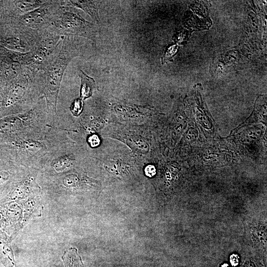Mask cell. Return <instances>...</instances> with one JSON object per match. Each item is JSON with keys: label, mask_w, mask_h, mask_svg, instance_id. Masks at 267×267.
<instances>
[{"label": "cell", "mask_w": 267, "mask_h": 267, "mask_svg": "<svg viewBox=\"0 0 267 267\" xmlns=\"http://www.w3.org/2000/svg\"><path fill=\"white\" fill-rule=\"evenodd\" d=\"M62 4V0H47L41 6L16 17L2 16V19L12 21L19 25L35 30H41L51 25L55 13Z\"/></svg>", "instance_id": "5b68a950"}, {"label": "cell", "mask_w": 267, "mask_h": 267, "mask_svg": "<svg viewBox=\"0 0 267 267\" xmlns=\"http://www.w3.org/2000/svg\"><path fill=\"white\" fill-rule=\"evenodd\" d=\"M79 75L81 79L80 97L84 100L92 95L95 84L92 78L81 69L79 70Z\"/></svg>", "instance_id": "30bf717a"}, {"label": "cell", "mask_w": 267, "mask_h": 267, "mask_svg": "<svg viewBox=\"0 0 267 267\" xmlns=\"http://www.w3.org/2000/svg\"><path fill=\"white\" fill-rule=\"evenodd\" d=\"M40 37V30L19 25L12 21H0V45L15 52L33 51Z\"/></svg>", "instance_id": "3957f363"}, {"label": "cell", "mask_w": 267, "mask_h": 267, "mask_svg": "<svg viewBox=\"0 0 267 267\" xmlns=\"http://www.w3.org/2000/svg\"><path fill=\"white\" fill-rule=\"evenodd\" d=\"M51 25L62 36H80L93 40V25L75 12L72 6L62 4L53 17Z\"/></svg>", "instance_id": "277c9868"}, {"label": "cell", "mask_w": 267, "mask_h": 267, "mask_svg": "<svg viewBox=\"0 0 267 267\" xmlns=\"http://www.w3.org/2000/svg\"><path fill=\"white\" fill-rule=\"evenodd\" d=\"M62 37L51 25L40 30V37L36 48L30 52L29 67L39 71L54 52Z\"/></svg>", "instance_id": "8992f818"}, {"label": "cell", "mask_w": 267, "mask_h": 267, "mask_svg": "<svg viewBox=\"0 0 267 267\" xmlns=\"http://www.w3.org/2000/svg\"><path fill=\"white\" fill-rule=\"evenodd\" d=\"M1 189H0V194H1Z\"/></svg>", "instance_id": "d6986e66"}, {"label": "cell", "mask_w": 267, "mask_h": 267, "mask_svg": "<svg viewBox=\"0 0 267 267\" xmlns=\"http://www.w3.org/2000/svg\"><path fill=\"white\" fill-rule=\"evenodd\" d=\"M83 102L81 98L76 99L70 106V110L75 116L79 115L83 110Z\"/></svg>", "instance_id": "5bb4252c"}, {"label": "cell", "mask_w": 267, "mask_h": 267, "mask_svg": "<svg viewBox=\"0 0 267 267\" xmlns=\"http://www.w3.org/2000/svg\"><path fill=\"white\" fill-rule=\"evenodd\" d=\"M145 174L149 177H152L155 174L156 170L154 166L148 165L145 169Z\"/></svg>", "instance_id": "ac0fdd59"}, {"label": "cell", "mask_w": 267, "mask_h": 267, "mask_svg": "<svg viewBox=\"0 0 267 267\" xmlns=\"http://www.w3.org/2000/svg\"><path fill=\"white\" fill-rule=\"evenodd\" d=\"M24 218L22 223H25L32 216L38 215L39 206L35 198H30L23 203Z\"/></svg>", "instance_id": "7c38bea8"}, {"label": "cell", "mask_w": 267, "mask_h": 267, "mask_svg": "<svg viewBox=\"0 0 267 267\" xmlns=\"http://www.w3.org/2000/svg\"><path fill=\"white\" fill-rule=\"evenodd\" d=\"M72 161L69 157H61L53 163V167L57 171H62L71 165Z\"/></svg>", "instance_id": "4fadbf2b"}, {"label": "cell", "mask_w": 267, "mask_h": 267, "mask_svg": "<svg viewBox=\"0 0 267 267\" xmlns=\"http://www.w3.org/2000/svg\"><path fill=\"white\" fill-rule=\"evenodd\" d=\"M6 227V220L3 207L0 205V230L5 232Z\"/></svg>", "instance_id": "2e32d148"}, {"label": "cell", "mask_w": 267, "mask_h": 267, "mask_svg": "<svg viewBox=\"0 0 267 267\" xmlns=\"http://www.w3.org/2000/svg\"><path fill=\"white\" fill-rule=\"evenodd\" d=\"M62 259L65 267H84L82 259L76 248H71L66 250Z\"/></svg>", "instance_id": "8fae6325"}, {"label": "cell", "mask_w": 267, "mask_h": 267, "mask_svg": "<svg viewBox=\"0 0 267 267\" xmlns=\"http://www.w3.org/2000/svg\"><path fill=\"white\" fill-rule=\"evenodd\" d=\"M11 238L0 230V264L2 267H15L14 257L10 245Z\"/></svg>", "instance_id": "ba28073f"}, {"label": "cell", "mask_w": 267, "mask_h": 267, "mask_svg": "<svg viewBox=\"0 0 267 267\" xmlns=\"http://www.w3.org/2000/svg\"><path fill=\"white\" fill-rule=\"evenodd\" d=\"M38 71L30 67L12 81L0 86V116L28 107L39 96L36 82Z\"/></svg>", "instance_id": "7a4b0ae2"}, {"label": "cell", "mask_w": 267, "mask_h": 267, "mask_svg": "<svg viewBox=\"0 0 267 267\" xmlns=\"http://www.w3.org/2000/svg\"><path fill=\"white\" fill-rule=\"evenodd\" d=\"M46 0H3L2 16L16 17L41 6Z\"/></svg>", "instance_id": "52a82bcc"}, {"label": "cell", "mask_w": 267, "mask_h": 267, "mask_svg": "<svg viewBox=\"0 0 267 267\" xmlns=\"http://www.w3.org/2000/svg\"><path fill=\"white\" fill-rule=\"evenodd\" d=\"M89 142L91 147H96L100 143V139L97 135H92L89 138Z\"/></svg>", "instance_id": "e0dca14e"}, {"label": "cell", "mask_w": 267, "mask_h": 267, "mask_svg": "<svg viewBox=\"0 0 267 267\" xmlns=\"http://www.w3.org/2000/svg\"><path fill=\"white\" fill-rule=\"evenodd\" d=\"M81 55V46L73 36H63L52 54L40 67L36 80L40 94L48 108L56 110L57 96L64 74L72 59Z\"/></svg>", "instance_id": "6da1fadb"}, {"label": "cell", "mask_w": 267, "mask_h": 267, "mask_svg": "<svg viewBox=\"0 0 267 267\" xmlns=\"http://www.w3.org/2000/svg\"><path fill=\"white\" fill-rule=\"evenodd\" d=\"M12 176L8 171L0 168V189L3 187V185L10 180Z\"/></svg>", "instance_id": "9a60e30c"}, {"label": "cell", "mask_w": 267, "mask_h": 267, "mask_svg": "<svg viewBox=\"0 0 267 267\" xmlns=\"http://www.w3.org/2000/svg\"><path fill=\"white\" fill-rule=\"evenodd\" d=\"M65 5L76 7L82 9L87 13L96 23L99 22L97 6L93 0H63Z\"/></svg>", "instance_id": "9c48e42d"}]
</instances>
